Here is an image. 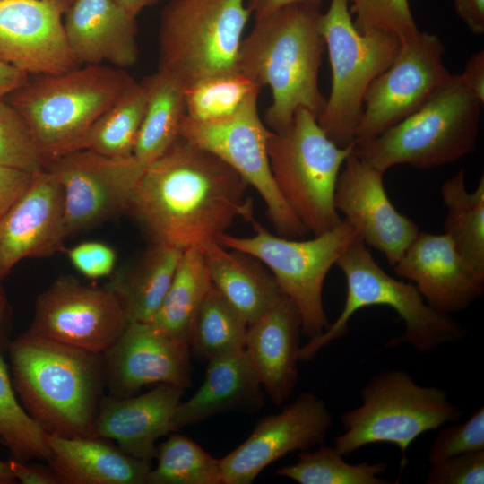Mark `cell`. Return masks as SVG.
Masks as SVG:
<instances>
[{
	"mask_svg": "<svg viewBox=\"0 0 484 484\" xmlns=\"http://www.w3.org/2000/svg\"><path fill=\"white\" fill-rule=\"evenodd\" d=\"M247 187L217 156L178 137L145 168L126 211L151 243L201 249L237 218L254 219Z\"/></svg>",
	"mask_w": 484,
	"mask_h": 484,
	"instance_id": "6da1fadb",
	"label": "cell"
},
{
	"mask_svg": "<svg viewBox=\"0 0 484 484\" xmlns=\"http://www.w3.org/2000/svg\"><path fill=\"white\" fill-rule=\"evenodd\" d=\"M321 5H286L255 20L242 39L237 69L261 87H270L272 100L264 121L272 132L287 128L298 109H307L317 117L325 105L318 84L325 48L319 29Z\"/></svg>",
	"mask_w": 484,
	"mask_h": 484,
	"instance_id": "7a4b0ae2",
	"label": "cell"
},
{
	"mask_svg": "<svg viewBox=\"0 0 484 484\" xmlns=\"http://www.w3.org/2000/svg\"><path fill=\"white\" fill-rule=\"evenodd\" d=\"M13 385L43 430L92 436L105 385L103 354L25 332L9 344Z\"/></svg>",
	"mask_w": 484,
	"mask_h": 484,
	"instance_id": "3957f363",
	"label": "cell"
},
{
	"mask_svg": "<svg viewBox=\"0 0 484 484\" xmlns=\"http://www.w3.org/2000/svg\"><path fill=\"white\" fill-rule=\"evenodd\" d=\"M134 82L124 69L88 65L35 75L4 99L24 117L49 162L84 149L93 125Z\"/></svg>",
	"mask_w": 484,
	"mask_h": 484,
	"instance_id": "277c9868",
	"label": "cell"
},
{
	"mask_svg": "<svg viewBox=\"0 0 484 484\" xmlns=\"http://www.w3.org/2000/svg\"><path fill=\"white\" fill-rule=\"evenodd\" d=\"M483 102L459 74H451L416 112L383 132L355 142L353 153L382 173L397 165L426 169L475 150Z\"/></svg>",
	"mask_w": 484,
	"mask_h": 484,
	"instance_id": "5b68a950",
	"label": "cell"
},
{
	"mask_svg": "<svg viewBox=\"0 0 484 484\" xmlns=\"http://www.w3.org/2000/svg\"><path fill=\"white\" fill-rule=\"evenodd\" d=\"M335 265L342 272L347 283L343 307L323 333L301 345L298 360H311L332 341L344 337L354 314L372 306L391 307L405 324L402 335L385 343L387 348L407 344L418 352L428 353L465 337L466 328L452 315L430 307L412 283L387 274L359 237L344 250Z\"/></svg>",
	"mask_w": 484,
	"mask_h": 484,
	"instance_id": "8992f818",
	"label": "cell"
},
{
	"mask_svg": "<svg viewBox=\"0 0 484 484\" xmlns=\"http://www.w3.org/2000/svg\"><path fill=\"white\" fill-rule=\"evenodd\" d=\"M360 396L361 404L341 415L343 433L334 438L333 446L348 456L371 444L394 445L401 454L399 478L415 439L463 414L445 390L420 385L402 369L378 371L366 382Z\"/></svg>",
	"mask_w": 484,
	"mask_h": 484,
	"instance_id": "52a82bcc",
	"label": "cell"
},
{
	"mask_svg": "<svg viewBox=\"0 0 484 484\" xmlns=\"http://www.w3.org/2000/svg\"><path fill=\"white\" fill-rule=\"evenodd\" d=\"M354 143L340 147L309 110L299 108L287 128L272 132L267 151L274 183L307 232L320 235L341 218L334 206L340 171Z\"/></svg>",
	"mask_w": 484,
	"mask_h": 484,
	"instance_id": "ba28073f",
	"label": "cell"
},
{
	"mask_svg": "<svg viewBox=\"0 0 484 484\" xmlns=\"http://www.w3.org/2000/svg\"><path fill=\"white\" fill-rule=\"evenodd\" d=\"M246 0H169L160 14L159 69L185 86L238 72Z\"/></svg>",
	"mask_w": 484,
	"mask_h": 484,
	"instance_id": "9c48e42d",
	"label": "cell"
},
{
	"mask_svg": "<svg viewBox=\"0 0 484 484\" xmlns=\"http://www.w3.org/2000/svg\"><path fill=\"white\" fill-rule=\"evenodd\" d=\"M319 29L328 50L332 86L317 122L333 142L347 147L355 143L366 91L393 61L401 40L382 32H359L347 0H331Z\"/></svg>",
	"mask_w": 484,
	"mask_h": 484,
	"instance_id": "30bf717a",
	"label": "cell"
},
{
	"mask_svg": "<svg viewBox=\"0 0 484 484\" xmlns=\"http://www.w3.org/2000/svg\"><path fill=\"white\" fill-rule=\"evenodd\" d=\"M250 222L254 236L240 238L226 233L218 243L263 263L297 307L302 332L309 339L320 335L330 324L323 301L324 281L340 255L358 237L357 230L342 219L333 229L311 239L296 240L270 233L255 218Z\"/></svg>",
	"mask_w": 484,
	"mask_h": 484,
	"instance_id": "8fae6325",
	"label": "cell"
},
{
	"mask_svg": "<svg viewBox=\"0 0 484 484\" xmlns=\"http://www.w3.org/2000/svg\"><path fill=\"white\" fill-rule=\"evenodd\" d=\"M258 94L220 120L201 122L185 114L179 137L217 156L253 186L280 236L302 238L307 231L281 197L272 175L267 145L272 131L259 115Z\"/></svg>",
	"mask_w": 484,
	"mask_h": 484,
	"instance_id": "7c38bea8",
	"label": "cell"
},
{
	"mask_svg": "<svg viewBox=\"0 0 484 484\" xmlns=\"http://www.w3.org/2000/svg\"><path fill=\"white\" fill-rule=\"evenodd\" d=\"M445 50L440 38L427 31L401 41L393 61L366 91L355 142L381 134L428 100L451 76Z\"/></svg>",
	"mask_w": 484,
	"mask_h": 484,
	"instance_id": "4fadbf2b",
	"label": "cell"
},
{
	"mask_svg": "<svg viewBox=\"0 0 484 484\" xmlns=\"http://www.w3.org/2000/svg\"><path fill=\"white\" fill-rule=\"evenodd\" d=\"M129 323L110 290L66 275L57 278L38 296L28 332L103 354Z\"/></svg>",
	"mask_w": 484,
	"mask_h": 484,
	"instance_id": "5bb4252c",
	"label": "cell"
},
{
	"mask_svg": "<svg viewBox=\"0 0 484 484\" xmlns=\"http://www.w3.org/2000/svg\"><path fill=\"white\" fill-rule=\"evenodd\" d=\"M64 194L65 238L126 211L145 167L133 155L110 158L88 149L50 160Z\"/></svg>",
	"mask_w": 484,
	"mask_h": 484,
	"instance_id": "9a60e30c",
	"label": "cell"
},
{
	"mask_svg": "<svg viewBox=\"0 0 484 484\" xmlns=\"http://www.w3.org/2000/svg\"><path fill=\"white\" fill-rule=\"evenodd\" d=\"M333 418L324 400L305 392L261 418L248 437L220 459L222 484H250L271 463L324 442Z\"/></svg>",
	"mask_w": 484,
	"mask_h": 484,
	"instance_id": "2e32d148",
	"label": "cell"
},
{
	"mask_svg": "<svg viewBox=\"0 0 484 484\" xmlns=\"http://www.w3.org/2000/svg\"><path fill=\"white\" fill-rule=\"evenodd\" d=\"M67 7L57 0H0V62L34 76L80 66L65 34Z\"/></svg>",
	"mask_w": 484,
	"mask_h": 484,
	"instance_id": "e0dca14e",
	"label": "cell"
},
{
	"mask_svg": "<svg viewBox=\"0 0 484 484\" xmlns=\"http://www.w3.org/2000/svg\"><path fill=\"white\" fill-rule=\"evenodd\" d=\"M384 173L352 152L337 179L334 206L367 245L382 252L394 266L419 233V226L391 203L383 182Z\"/></svg>",
	"mask_w": 484,
	"mask_h": 484,
	"instance_id": "ac0fdd59",
	"label": "cell"
},
{
	"mask_svg": "<svg viewBox=\"0 0 484 484\" xmlns=\"http://www.w3.org/2000/svg\"><path fill=\"white\" fill-rule=\"evenodd\" d=\"M105 385L109 395L128 397L153 384L186 389L192 367L188 345L178 342L149 323L130 322L103 353Z\"/></svg>",
	"mask_w": 484,
	"mask_h": 484,
	"instance_id": "d6986e66",
	"label": "cell"
},
{
	"mask_svg": "<svg viewBox=\"0 0 484 484\" xmlns=\"http://www.w3.org/2000/svg\"><path fill=\"white\" fill-rule=\"evenodd\" d=\"M393 267L398 277L411 281L427 304L441 314L463 311L484 292V278L445 233L419 231Z\"/></svg>",
	"mask_w": 484,
	"mask_h": 484,
	"instance_id": "ffe728a7",
	"label": "cell"
},
{
	"mask_svg": "<svg viewBox=\"0 0 484 484\" xmlns=\"http://www.w3.org/2000/svg\"><path fill=\"white\" fill-rule=\"evenodd\" d=\"M65 238L62 186L51 172L40 170L0 218V281L22 259L62 250Z\"/></svg>",
	"mask_w": 484,
	"mask_h": 484,
	"instance_id": "44dd1931",
	"label": "cell"
},
{
	"mask_svg": "<svg viewBox=\"0 0 484 484\" xmlns=\"http://www.w3.org/2000/svg\"><path fill=\"white\" fill-rule=\"evenodd\" d=\"M185 389L159 384L145 393L102 398L92 428V436L112 439L126 454L151 462L156 441L170 432L172 417Z\"/></svg>",
	"mask_w": 484,
	"mask_h": 484,
	"instance_id": "7402d4cb",
	"label": "cell"
},
{
	"mask_svg": "<svg viewBox=\"0 0 484 484\" xmlns=\"http://www.w3.org/2000/svg\"><path fill=\"white\" fill-rule=\"evenodd\" d=\"M64 14L66 40L79 65L108 61L125 69L137 62L135 17L113 0H73Z\"/></svg>",
	"mask_w": 484,
	"mask_h": 484,
	"instance_id": "603a6c76",
	"label": "cell"
},
{
	"mask_svg": "<svg viewBox=\"0 0 484 484\" xmlns=\"http://www.w3.org/2000/svg\"><path fill=\"white\" fill-rule=\"evenodd\" d=\"M301 332L299 312L285 294L248 325L244 350L263 388L276 405L290 396L298 383Z\"/></svg>",
	"mask_w": 484,
	"mask_h": 484,
	"instance_id": "cb8c5ba5",
	"label": "cell"
},
{
	"mask_svg": "<svg viewBox=\"0 0 484 484\" xmlns=\"http://www.w3.org/2000/svg\"><path fill=\"white\" fill-rule=\"evenodd\" d=\"M207 363L202 385L177 406L173 431L225 412L253 414L264 406L263 385L244 349Z\"/></svg>",
	"mask_w": 484,
	"mask_h": 484,
	"instance_id": "d4e9b609",
	"label": "cell"
},
{
	"mask_svg": "<svg viewBox=\"0 0 484 484\" xmlns=\"http://www.w3.org/2000/svg\"><path fill=\"white\" fill-rule=\"evenodd\" d=\"M48 465L60 484H147L151 462L132 456L96 436L47 434Z\"/></svg>",
	"mask_w": 484,
	"mask_h": 484,
	"instance_id": "484cf974",
	"label": "cell"
},
{
	"mask_svg": "<svg viewBox=\"0 0 484 484\" xmlns=\"http://www.w3.org/2000/svg\"><path fill=\"white\" fill-rule=\"evenodd\" d=\"M200 250L213 286L243 315L248 325L284 295L272 273L253 256L228 251L219 243L207 244Z\"/></svg>",
	"mask_w": 484,
	"mask_h": 484,
	"instance_id": "4316f807",
	"label": "cell"
},
{
	"mask_svg": "<svg viewBox=\"0 0 484 484\" xmlns=\"http://www.w3.org/2000/svg\"><path fill=\"white\" fill-rule=\"evenodd\" d=\"M183 250L151 243L139 261L115 272L104 286L117 298L129 322L149 323L172 281Z\"/></svg>",
	"mask_w": 484,
	"mask_h": 484,
	"instance_id": "83f0119b",
	"label": "cell"
},
{
	"mask_svg": "<svg viewBox=\"0 0 484 484\" xmlns=\"http://www.w3.org/2000/svg\"><path fill=\"white\" fill-rule=\"evenodd\" d=\"M212 286L203 252L196 247L184 250L169 290L149 324L188 345L196 315Z\"/></svg>",
	"mask_w": 484,
	"mask_h": 484,
	"instance_id": "f1b7e54d",
	"label": "cell"
},
{
	"mask_svg": "<svg viewBox=\"0 0 484 484\" xmlns=\"http://www.w3.org/2000/svg\"><path fill=\"white\" fill-rule=\"evenodd\" d=\"M142 82L146 87L147 103L134 156L146 168L179 137L180 124L186 114V86L160 71Z\"/></svg>",
	"mask_w": 484,
	"mask_h": 484,
	"instance_id": "f546056e",
	"label": "cell"
},
{
	"mask_svg": "<svg viewBox=\"0 0 484 484\" xmlns=\"http://www.w3.org/2000/svg\"><path fill=\"white\" fill-rule=\"evenodd\" d=\"M441 196L447 208L444 233L471 267L484 278V177L474 191L465 186L461 169L441 186Z\"/></svg>",
	"mask_w": 484,
	"mask_h": 484,
	"instance_id": "4dcf8cb0",
	"label": "cell"
},
{
	"mask_svg": "<svg viewBox=\"0 0 484 484\" xmlns=\"http://www.w3.org/2000/svg\"><path fill=\"white\" fill-rule=\"evenodd\" d=\"M248 324L243 315L212 286L196 315L189 341L191 357L208 362L245 348Z\"/></svg>",
	"mask_w": 484,
	"mask_h": 484,
	"instance_id": "1f68e13d",
	"label": "cell"
},
{
	"mask_svg": "<svg viewBox=\"0 0 484 484\" xmlns=\"http://www.w3.org/2000/svg\"><path fill=\"white\" fill-rule=\"evenodd\" d=\"M146 103L145 85L134 81L93 125L84 149L110 158L133 156Z\"/></svg>",
	"mask_w": 484,
	"mask_h": 484,
	"instance_id": "d6a6232c",
	"label": "cell"
},
{
	"mask_svg": "<svg viewBox=\"0 0 484 484\" xmlns=\"http://www.w3.org/2000/svg\"><path fill=\"white\" fill-rule=\"evenodd\" d=\"M384 462L349 463L334 446L324 443L313 451H300L298 460L281 467L276 474L299 484H390L391 480L380 478L385 472Z\"/></svg>",
	"mask_w": 484,
	"mask_h": 484,
	"instance_id": "836d02e7",
	"label": "cell"
},
{
	"mask_svg": "<svg viewBox=\"0 0 484 484\" xmlns=\"http://www.w3.org/2000/svg\"><path fill=\"white\" fill-rule=\"evenodd\" d=\"M155 458L147 484H222L220 459L186 436L170 435L157 446Z\"/></svg>",
	"mask_w": 484,
	"mask_h": 484,
	"instance_id": "e575fe53",
	"label": "cell"
},
{
	"mask_svg": "<svg viewBox=\"0 0 484 484\" xmlns=\"http://www.w3.org/2000/svg\"><path fill=\"white\" fill-rule=\"evenodd\" d=\"M260 89L258 83L239 72L199 79L185 88L186 115L201 122L229 117Z\"/></svg>",
	"mask_w": 484,
	"mask_h": 484,
	"instance_id": "d590c367",
	"label": "cell"
},
{
	"mask_svg": "<svg viewBox=\"0 0 484 484\" xmlns=\"http://www.w3.org/2000/svg\"><path fill=\"white\" fill-rule=\"evenodd\" d=\"M47 433L18 402L7 365L0 352V442L21 462L50 459Z\"/></svg>",
	"mask_w": 484,
	"mask_h": 484,
	"instance_id": "8d00e7d4",
	"label": "cell"
},
{
	"mask_svg": "<svg viewBox=\"0 0 484 484\" xmlns=\"http://www.w3.org/2000/svg\"><path fill=\"white\" fill-rule=\"evenodd\" d=\"M48 164L24 117L0 99V166L34 173L46 169Z\"/></svg>",
	"mask_w": 484,
	"mask_h": 484,
	"instance_id": "74e56055",
	"label": "cell"
},
{
	"mask_svg": "<svg viewBox=\"0 0 484 484\" xmlns=\"http://www.w3.org/2000/svg\"><path fill=\"white\" fill-rule=\"evenodd\" d=\"M355 14L353 23L361 33L382 32L401 41L419 30L410 8L409 0H347Z\"/></svg>",
	"mask_w": 484,
	"mask_h": 484,
	"instance_id": "f35d334b",
	"label": "cell"
},
{
	"mask_svg": "<svg viewBox=\"0 0 484 484\" xmlns=\"http://www.w3.org/2000/svg\"><path fill=\"white\" fill-rule=\"evenodd\" d=\"M484 451V407L477 408L462 422L438 428L427 460L436 463L452 456Z\"/></svg>",
	"mask_w": 484,
	"mask_h": 484,
	"instance_id": "ab89813d",
	"label": "cell"
},
{
	"mask_svg": "<svg viewBox=\"0 0 484 484\" xmlns=\"http://www.w3.org/2000/svg\"><path fill=\"white\" fill-rule=\"evenodd\" d=\"M425 483L483 484L484 451L462 454L430 464Z\"/></svg>",
	"mask_w": 484,
	"mask_h": 484,
	"instance_id": "60d3db41",
	"label": "cell"
},
{
	"mask_svg": "<svg viewBox=\"0 0 484 484\" xmlns=\"http://www.w3.org/2000/svg\"><path fill=\"white\" fill-rule=\"evenodd\" d=\"M67 255L74 268L90 279L109 275L117 260L114 249L99 241L82 242L70 248Z\"/></svg>",
	"mask_w": 484,
	"mask_h": 484,
	"instance_id": "b9f144b4",
	"label": "cell"
},
{
	"mask_svg": "<svg viewBox=\"0 0 484 484\" xmlns=\"http://www.w3.org/2000/svg\"><path fill=\"white\" fill-rule=\"evenodd\" d=\"M35 174L0 166V218L28 190Z\"/></svg>",
	"mask_w": 484,
	"mask_h": 484,
	"instance_id": "7bdbcfd3",
	"label": "cell"
},
{
	"mask_svg": "<svg viewBox=\"0 0 484 484\" xmlns=\"http://www.w3.org/2000/svg\"><path fill=\"white\" fill-rule=\"evenodd\" d=\"M10 469L16 480L23 484H60L54 471L37 463L21 462L14 459L8 461Z\"/></svg>",
	"mask_w": 484,
	"mask_h": 484,
	"instance_id": "ee69618b",
	"label": "cell"
},
{
	"mask_svg": "<svg viewBox=\"0 0 484 484\" xmlns=\"http://www.w3.org/2000/svg\"><path fill=\"white\" fill-rule=\"evenodd\" d=\"M458 17L471 33H484V0H453Z\"/></svg>",
	"mask_w": 484,
	"mask_h": 484,
	"instance_id": "f6af8a7d",
	"label": "cell"
},
{
	"mask_svg": "<svg viewBox=\"0 0 484 484\" xmlns=\"http://www.w3.org/2000/svg\"><path fill=\"white\" fill-rule=\"evenodd\" d=\"M468 90L484 103V51L473 54L460 73Z\"/></svg>",
	"mask_w": 484,
	"mask_h": 484,
	"instance_id": "bcb514c9",
	"label": "cell"
},
{
	"mask_svg": "<svg viewBox=\"0 0 484 484\" xmlns=\"http://www.w3.org/2000/svg\"><path fill=\"white\" fill-rule=\"evenodd\" d=\"M29 74L10 65L0 62V99L23 85Z\"/></svg>",
	"mask_w": 484,
	"mask_h": 484,
	"instance_id": "7dc6e473",
	"label": "cell"
},
{
	"mask_svg": "<svg viewBox=\"0 0 484 484\" xmlns=\"http://www.w3.org/2000/svg\"><path fill=\"white\" fill-rule=\"evenodd\" d=\"M324 0H246V6L255 20L262 19L279 9L299 2L322 4Z\"/></svg>",
	"mask_w": 484,
	"mask_h": 484,
	"instance_id": "c3c4849f",
	"label": "cell"
},
{
	"mask_svg": "<svg viewBox=\"0 0 484 484\" xmlns=\"http://www.w3.org/2000/svg\"><path fill=\"white\" fill-rule=\"evenodd\" d=\"M129 14L136 17L144 8L151 6L161 0H113Z\"/></svg>",
	"mask_w": 484,
	"mask_h": 484,
	"instance_id": "681fc988",
	"label": "cell"
},
{
	"mask_svg": "<svg viewBox=\"0 0 484 484\" xmlns=\"http://www.w3.org/2000/svg\"><path fill=\"white\" fill-rule=\"evenodd\" d=\"M15 480L10 469L9 462L0 461V484H13Z\"/></svg>",
	"mask_w": 484,
	"mask_h": 484,
	"instance_id": "f907efd6",
	"label": "cell"
},
{
	"mask_svg": "<svg viewBox=\"0 0 484 484\" xmlns=\"http://www.w3.org/2000/svg\"><path fill=\"white\" fill-rule=\"evenodd\" d=\"M1 282V281H0ZM7 309V299L0 283V332Z\"/></svg>",
	"mask_w": 484,
	"mask_h": 484,
	"instance_id": "816d5d0a",
	"label": "cell"
},
{
	"mask_svg": "<svg viewBox=\"0 0 484 484\" xmlns=\"http://www.w3.org/2000/svg\"><path fill=\"white\" fill-rule=\"evenodd\" d=\"M57 1L64 2V3L66 4L68 6H69L70 4H71L70 0H57Z\"/></svg>",
	"mask_w": 484,
	"mask_h": 484,
	"instance_id": "f5cc1de1",
	"label": "cell"
},
{
	"mask_svg": "<svg viewBox=\"0 0 484 484\" xmlns=\"http://www.w3.org/2000/svg\"><path fill=\"white\" fill-rule=\"evenodd\" d=\"M73 0H70V2L72 3Z\"/></svg>",
	"mask_w": 484,
	"mask_h": 484,
	"instance_id": "db71d44e",
	"label": "cell"
}]
</instances>
